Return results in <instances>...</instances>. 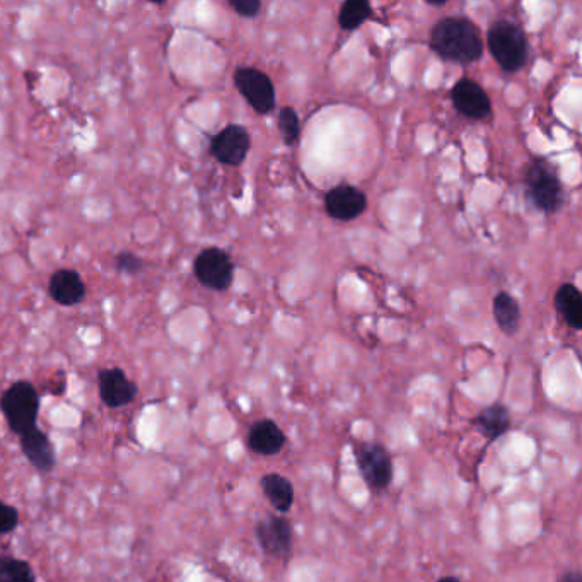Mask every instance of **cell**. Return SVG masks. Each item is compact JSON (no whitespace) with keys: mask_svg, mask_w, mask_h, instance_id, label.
I'll use <instances>...</instances> for the list:
<instances>
[{"mask_svg":"<svg viewBox=\"0 0 582 582\" xmlns=\"http://www.w3.org/2000/svg\"><path fill=\"white\" fill-rule=\"evenodd\" d=\"M429 47L439 59L451 64H475L484 57L485 45L477 24L466 18L439 19L429 33Z\"/></svg>","mask_w":582,"mask_h":582,"instance_id":"6da1fadb","label":"cell"},{"mask_svg":"<svg viewBox=\"0 0 582 582\" xmlns=\"http://www.w3.org/2000/svg\"><path fill=\"white\" fill-rule=\"evenodd\" d=\"M0 412L12 434L23 436L38 425L40 393L30 381H16L0 395Z\"/></svg>","mask_w":582,"mask_h":582,"instance_id":"277c9868","label":"cell"},{"mask_svg":"<svg viewBox=\"0 0 582 582\" xmlns=\"http://www.w3.org/2000/svg\"><path fill=\"white\" fill-rule=\"evenodd\" d=\"M250 149V132L236 123L227 125L210 140L212 158L216 159L217 163L231 168H238L245 163Z\"/></svg>","mask_w":582,"mask_h":582,"instance_id":"9c48e42d","label":"cell"},{"mask_svg":"<svg viewBox=\"0 0 582 582\" xmlns=\"http://www.w3.org/2000/svg\"><path fill=\"white\" fill-rule=\"evenodd\" d=\"M557 582H582L581 572L579 571H567L559 577Z\"/></svg>","mask_w":582,"mask_h":582,"instance_id":"484cf974","label":"cell"},{"mask_svg":"<svg viewBox=\"0 0 582 582\" xmlns=\"http://www.w3.org/2000/svg\"><path fill=\"white\" fill-rule=\"evenodd\" d=\"M0 582H36L30 562L14 555H0Z\"/></svg>","mask_w":582,"mask_h":582,"instance_id":"44dd1931","label":"cell"},{"mask_svg":"<svg viewBox=\"0 0 582 582\" xmlns=\"http://www.w3.org/2000/svg\"><path fill=\"white\" fill-rule=\"evenodd\" d=\"M101 402L108 408H123L137 398L139 388L120 367H106L98 373Z\"/></svg>","mask_w":582,"mask_h":582,"instance_id":"7c38bea8","label":"cell"},{"mask_svg":"<svg viewBox=\"0 0 582 582\" xmlns=\"http://www.w3.org/2000/svg\"><path fill=\"white\" fill-rule=\"evenodd\" d=\"M286 432L280 429V425L272 419L257 420L251 425L246 437V446L251 453L258 456H277L286 446Z\"/></svg>","mask_w":582,"mask_h":582,"instance_id":"5bb4252c","label":"cell"},{"mask_svg":"<svg viewBox=\"0 0 582 582\" xmlns=\"http://www.w3.org/2000/svg\"><path fill=\"white\" fill-rule=\"evenodd\" d=\"M454 110L470 120H485L492 113V101L477 81L463 77L451 89Z\"/></svg>","mask_w":582,"mask_h":582,"instance_id":"30bf717a","label":"cell"},{"mask_svg":"<svg viewBox=\"0 0 582 582\" xmlns=\"http://www.w3.org/2000/svg\"><path fill=\"white\" fill-rule=\"evenodd\" d=\"M86 284L81 275L77 274L72 268H60L53 272L48 282V294L55 303L65 308L76 306L86 297Z\"/></svg>","mask_w":582,"mask_h":582,"instance_id":"9a60e30c","label":"cell"},{"mask_svg":"<svg viewBox=\"0 0 582 582\" xmlns=\"http://www.w3.org/2000/svg\"><path fill=\"white\" fill-rule=\"evenodd\" d=\"M19 526V511L0 499V536L9 535Z\"/></svg>","mask_w":582,"mask_h":582,"instance_id":"cb8c5ba5","label":"cell"},{"mask_svg":"<svg viewBox=\"0 0 582 582\" xmlns=\"http://www.w3.org/2000/svg\"><path fill=\"white\" fill-rule=\"evenodd\" d=\"M437 582H461L460 579H458V577H454V576H444L441 577V579H439V581Z\"/></svg>","mask_w":582,"mask_h":582,"instance_id":"4316f807","label":"cell"},{"mask_svg":"<svg viewBox=\"0 0 582 582\" xmlns=\"http://www.w3.org/2000/svg\"><path fill=\"white\" fill-rule=\"evenodd\" d=\"M195 279L209 291L224 292L233 286L234 263L221 248H205L193 262Z\"/></svg>","mask_w":582,"mask_h":582,"instance_id":"52a82bcc","label":"cell"},{"mask_svg":"<svg viewBox=\"0 0 582 582\" xmlns=\"http://www.w3.org/2000/svg\"><path fill=\"white\" fill-rule=\"evenodd\" d=\"M524 193L538 212L552 216L565 202L564 185L559 173L547 159H535L524 173Z\"/></svg>","mask_w":582,"mask_h":582,"instance_id":"7a4b0ae2","label":"cell"},{"mask_svg":"<svg viewBox=\"0 0 582 582\" xmlns=\"http://www.w3.org/2000/svg\"><path fill=\"white\" fill-rule=\"evenodd\" d=\"M19 446L26 461L38 472H52L57 465V453L53 443L47 432L41 431L38 425L31 431L24 432L23 436H19Z\"/></svg>","mask_w":582,"mask_h":582,"instance_id":"4fadbf2b","label":"cell"},{"mask_svg":"<svg viewBox=\"0 0 582 582\" xmlns=\"http://www.w3.org/2000/svg\"><path fill=\"white\" fill-rule=\"evenodd\" d=\"M115 268L120 274L137 275L144 268V260L132 251H122L115 257Z\"/></svg>","mask_w":582,"mask_h":582,"instance_id":"603a6c76","label":"cell"},{"mask_svg":"<svg viewBox=\"0 0 582 582\" xmlns=\"http://www.w3.org/2000/svg\"><path fill=\"white\" fill-rule=\"evenodd\" d=\"M553 306L565 325L579 332L582 328V294L571 282H565L555 292Z\"/></svg>","mask_w":582,"mask_h":582,"instance_id":"ac0fdd59","label":"cell"},{"mask_svg":"<svg viewBox=\"0 0 582 582\" xmlns=\"http://www.w3.org/2000/svg\"><path fill=\"white\" fill-rule=\"evenodd\" d=\"M367 209V195L354 185H337L325 195V210L328 216L340 222L356 221Z\"/></svg>","mask_w":582,"mask_h":582,"instance_id":"8fae6325","label":"cell"},{"mask_svg":"<svg viewBox=\"0 0 582 582\" xmlns=\"http://www.w3.org/2000/svg\"><path fill=\"white\" fill-rule=\"evenodd\" d=\"M255 538L262 552L272 559H286L294 547V530L282 514H268L255 526Z\"/></svg>","mask_w":582,"mask_h":582,"instance_id":"ba28073f","label":"cell"},{"mask_svg":"<svg viewBox=\"0 0 582 582\" xmlns=\"http://www.w3.org/2000/svg\"><path fill=\"white\" fill-rule=\"evenodd\" d=\"M229 7L241 18L253 19L257 18L262 11V2L260 0H229Z\"/></svg>","mask_w":582,"mask_h":582,"instance_id":"d4e9b609","label":"cell"},{"mask_svg":"<svg viewBox=\"0 0 582 582\" xmlns=\"http://www.w3.org/2000/svg\"><path fill=\"white\" fill-rule=\"evenodd\" d=\"M279 132L286 146H296L301 137V120L292 106H284L279 113Z\"/></svg>","mask_w":582,"mask_h":582,"instance_id":"7402d4cb","label":"cell"},{"mask_svg":"<svg viewBox=\"0 0 582 582\" xmlns=\"http://www.w3.org/2000/svg\"><path fill=\"white\" fill-rule=\"evenodd\" d=\"M487 47L497 65L507 74L523 69L528 62L530 43L523 28L513 21L499 19L489 28Z\"/></svg>","mask_w":582,"mask_h":582,"instance_id":"3957f363","label":"cell"},{"mask_svg":"<svg viewBox=\"0 0 582 582\" xmlns=\"http://www.w3.org/2000/svg\"><path fill=\"white\" fill-rule=\"evenodd\" d=\"M492 311H494L495 323L502 333H506L509 337L518 333L521 308H519L518 301L509 292L501 291L494 297Z\"/></svg>","mask_w":582,"mask_h":582,"instance_id":"d6986e66","label":"cell"},{"mask_svg":"<svg viewBox=\"0 0 582 582\" xmlns=\"http://www.w3.org/2000/svg\"><path fill=\"white\" fill-rule=\"evenodd\" d=\"M234 86L246 103L258 115H270L277 105L272 79L257 67H238L234 70Z\"/></svg>","mask_w":582,"mask_h":582,"instance_id":"8992f818","label":"cell"},{"mask_svg":"<svg viewBox=\"0 0 582 582\" xmlns=\"http://www.w3.org/2000/svg\"><path fill=\"white\" fill-rule=\"evenodd\" d=\"M373 16V7L366 0H347L338 12V24L344 31H356Z\"/></svg>","mask_w":582,"mask_h":582,"instance_id":"ffe728a7","label":"cell"},{"mask_svg":"<svg viewBox=\"0 0 582 582\" xmlns=\"http://www.w3.org/2000/svg\"><path fill=\"white\" fill-rule=\"evenodd\" d=\"M473 425L487 439V443H495L511 431L513 417L504 403L497 402L480 410V414L473 419Z\"/></svg>","mask_w":582,"mask_h":582,"instance_id":"2e32d148","label":"cell"},{"mask_svg":"<svg viewBox=\"0 0 582 582\" xmlns=\"http://www.w3.org/2000/svg\"><path fill=\"white\" fill-rule=\"evenodd\" d=\"M357 470L364 484L371 492H385L390 489L395 466L390 451L379 443H359L354 449Z\"/></svg>","mask_w":582,"mask_h":582,"instance_id":"5b68a950","label":"cell"},{"mask_svg":"<svg viewBox=\"0 0 582 582\" xmlns=\"http://www.w3.org/2000/svg\"><path fill=\"white\" fill-rule=\"evenodd\" d=\"M260 487H262L265 499L270 502V506L274 507L277 513L284 514L291 511L296 501V490L289 478L280 475V473H267L263 475L260 480Z\"/></svg>","mask_w":582,"mask_h":582,"instance_id":"e0dca14e","label":"cell"}]
</instances>
